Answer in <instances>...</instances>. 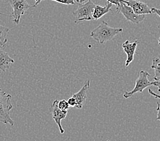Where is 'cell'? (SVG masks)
<instances>
[{
	"instance_id": "4",
	"label": "cell",
	"mask_w": 160,
	"mask_h": 141,
	"mask_svg": "<svg viewBox=\"0 0 160 141\" xmlns=\"http://www.w3.org/2000/svg\"><path fill=\"white\" fill-rule=\"evenodd\" d=\"M9 3L12 7L13 12L7 16H12L13 18V22L17 25L19 24L22 16L25 14L29 9L34 7V6L30 5L27 0H9Z\"/></svg>"
},
{
	"instance_id": "24",
	"label": "cell",
	"mask_w": 160,
	"mask_h": 141,
	"mask_svg": "<svg viewBox=\"0 0 160 141\" xmlns=\"http://www.w3.org/2000/svg\"><path fill=\"white\" fill-rule=\"evenodd\" d=\"M76 1H77V3H84V2H85L86 0H76Z\"/></svg>"
},
{
	"instance_id": "19",
	"label": "cell",
	"mask_w": 160,
	"mask_h": 141,
	"mask_svg": "<svg viewBox=\"0 0 160 141\" xmlns=\"http://www.w3.org/2000/svg\"><path fill=\"white\" fill-rule=\"evenodd\" d=\"M151 12L152 13H155L158 15V16H159L160 18V9L158 8H156V7H152L151 9Z\"/></svg>"
},
{
	"instance_id": "6",
	"label": "cell",
	"mask_w": 160,
	"mask_h": 141,
	"mask_svg": "<svg viewBox=\"0 0 160 141\" xmlns=\"http://www.w3.org/2000/svg\"><path fill=\"white\" fill-rule=\"evenodd\" d=\"M116 10L117 13H121L127 21L134 24H139L145 18V14H136L130 6L126 3L121 2L119 6H117Z\"/></svg>"
},
{
	"instance_id": "25",
	"label": "cell",
	"mask_w": 160,
	"mask_h": 141,
	"mask_svg": "<svg viewBox=\"0 0 160 141\" xmlns=\"http://www.w3.org/2000/svg\"><path fill=\"white\" fill-rule=\"evenodd\" d=\"M159 44L160 45V37H159Z\"/></svg>"
},
{
	"instance_id": "17",
	"label": "cell",
	"mask_w": 160,
	"mask_h": 141,
	"mask_svg": "<svg viewBox=\"0 0 160 141\" xmlns=\"http://www.w3.org/2000/svg\"><path fill=\"white\" fill-rule=\"evenodd\" d=\"M68 104H69L70 106H71V107H75L76 104H77V102H76L75 98L72 96L71 97H70L69 98H68Z\"/></svg>"
},
{
	"instance_id": "20",
	"label": "cell",
	"mask_w": 160,
	"mask_h": 141,
	"mask_svg": "<svg viewBox=\"0 0 160 141\" xmlns=\"http://www.w3.org/2000/svg\"><path fill=\"white\" fill-rule=\"evenodd\" d=\"M107 2L111 3L112 4H115V6H119L121 3V0H107Z\"/></svg>"
},
{
	"instance_id": "10",
	"label": "cell",
	"mask_w": 160,
	"mask_h": 141,
	"mask_svg": "<svg viewBox=\"0 0 160 141\" xmlns=\"http://www.w3.org/2000/svg\"><path fill=\"white\" fill-rule=\"evenodd\" d=\"M139 41L138 40H135L133 42H130L129 40H127L122 45L124 52L127 54V60L125 61V67H126L134 60L136 47Z\"/></svg>"
},
{
	"instance_id": "1",
	"label": "cell",
	"mask_w": 160,
	"mask_h": 141,
	"mask_svg": "<svg viewBox=\"0 0 160 141\" xmlns=\"http://www.w3.org/2000/svg\"><path fill=\"white\" fill-rule=\"evenodd\" d=\"M123 31L122 28H113L105 21H103L90 33V36L100 44L113 40L116 35Z\"/></svg>"
},
{
	"instance_id": "8",
	"label": "cell",
	"mask_w": 160,
	"mask_h": 141,
	"mask_svg": "<svg viewBox=\"0 0 160 141\" xmlns=\"http://www.w3.org/2000/svg\"><path fill=\"white\" fill-rule=\"evenodd\" d=\"M121 2L126 3L130 6L134 12L138 15L141 14H151V10L146 3L139 1V0H121Z\"/></svg>"
},
{
	"instance_id": "15",
	"label": "cell",
	"mask_w": 160,
	"mask_h": 141,
	"mask_svg": "<svg viewBox=\"0 0 160 141\" xmlns=\"http://www.w3.org/2000/svg\"><path fill=\"white\" fill-rule=\"evenodd\" d=\"M58 106L60 109L63 110H68L70 108V105L68 104V101L66 100H61L58 102Z\"/></svg>"
},
{
	"instance_id": "11",
	"label": "cell",
	"mask_w": 160,
	"mask_h": 141,
	"mask_svg": "<svg viewBox=\"0 0 160 141\" xmlns=\"http://www.w3.org/2000/svg\"><path fill=\"white\" fill-rule=\"evenodd\" d=\"M13 63H14V60L10 57L3 48H0V71L6 72L10 68V64Z\"/></svg>"
},
{
	"instance_id": "7",
	"label": "cell",
	"mask_w": 160,
	"mask_h": 141,
	"mask_svg": "<svg viewBox=\"0 0 160 141\" xmlns=\"http://www.w3.org/2000/svg\"><path fill=\"white\" fill-rule=\"evenodd\" d=\"M58 102L59 101L58 100H55L53 102L50 109H49V110H50V113H51L52 119L54 120L57 125H58L60 133L61 134H63L65 131L62 125V121L66 117L68 110H63L60 109L58 106Z\"/></svg>"
},
{
	"instance_id": "3",
	"label": "cell",
	"mask_w": 160,
	"mask_h": 141,
	"mask_svg": "<svg viewBox=\"0 0 160 141\" xmlns=\"http://www.w3.org/2000/svg\"><path fill=\"white\" fill-rule=\"evenodd\" d=\"M96 4L92 0L79 3L78 7L72 12L75 17V23H80L83 21H89L93 19V12Z\"/></svg>"
},
{
	"instance_id": "13",
	"label": "cell",
	"mask_w": 160,
	"mask_h": 141,
	"mask_svg": "<svg viewBox=\"0 0 160 141\" xmlns=\"http://www.w3.org/2000/svg\"><path fill=\"white\" fill-rule=\"evenodd\" d=\"M10 29L0 25V48H3L8 42L7 35Z\"/></svg>"
},
{
	"instance_id": "16",
	"label": "cell",
	"mask_w": 160,
	"mask_h": 141,
	"mask_svg": "<svg viewBox=\"0 0 160 141\" xmlns=\"http://www.w3.org/2000/svg\"><path fill=\"white\" fill-rule=\"evenodd\" d=\"M51 1H54L59 3H62V4L64 5H74L75 2L74 0H51Z\"/></svg>"
},
{
	"instance_id": "9",
	"label": "cell",
	"mask_w": 160,
	"mask_h": 141,
	"mask_svg": "<svg viewBox=\"0 0 160 141\" xmlns=\"http://www.w3.org/2000/svg\"><path fill=\"white\" fill-rule=\"evenodd\" d=\"M89 86L90 81L89 80H87L85 84L82 87V88L78 92L72 95V96L75 98L76 102H77L75 108L82 109L83 106L85 105L87 98V91H88L89 88Z\"/></svg>"
},
{
	"instance_id": "2",
	"label": "cell",
	"mask_w": 160,
	"mask_h": 141,
	"mask_svg": "<svg viewBox=\"0 0 160 141\" xmlns=\"http://www.w3.org/2000/svg\"><path fill=\"white\" fill-rule=\"evenodd\" d=\"M12 96L0 88V122L14 125V121L10 117V110L13 106L11 103Z\"/></svg>"
},
{
	"instance_id": "5",
	"label": "cell",
	"mask_w": 160,
	"mask_h": 141,
	"mask_svg": "<svg viewBox=\"0 0 160 141\" xmlns=\"http://www.w3.org/2000/svg\"><path fill=\"white\" fill-rule=\"evenodd\" d=\"M150 75L148 72L141 70L139 73V76L138 79L136 81V84L134 87V89L132 90L129 91V92H125L123 94V97L125 98H129L131 96H134V95L136 93H141L143 92L144 89H146L147 87L152 86L153 84V82H150L148 80V77Z\"/></svg>"
},
{
	"instance_id": "12",
	"label": "cell",
	"mask_w": 160,
	"mask_h": 141,
	"mask_svg": "<svg viewBox=\"0 0 160 141\" xmlns=\"http://www.w3.org/2000/svg\"><path fill=\"white\" fill-rule=\"evenodd\" d=\"M112 3L108 2H107L106 5L104 7L100 5H96L93 12V19H94V20H98L104 15L108 13L110 11H112Z\"/></svg>"
},
{
	"instance_id": "21",
	"label": "cell",
	"mask_w": 160,
	"mask_h": 141,
	"mask_svg": "<svg viewBox=\"0 0 160 141\" xmlns=\"http://www.w3.org/2000/svg\"><path fill=\"white\" fill-rule=\"evenodd\" d=\"M148 93H149L151 95H152V96H154V98L160 99V95L153 92V91H152L151 89H148Z\"/></svg>"
},
{
	"instance_id": "23",
	"label": "cell",
	"mask_w": 160,
	"mask_h": 141,
	"mask_svg": "<svg viewBox=\"0 0 160 141\" xmlns=\"http://www.w3.org/2000/svg\"><path fill=\"white\" fill-rule=\"evenodd\" d=\"M42 1H44V0H35V2H36V3H35V4H34L33 6H34V7H36L39 4V3L42 2Z\"/></svg>"
},
{
	"instance_id": "22",
	"label": "cell",
	"mask_w": 160,
	"mask_h": 141,
	"mask_svg": "<svg viewBox=\"0 0 160 141\" xmlns=\"http://www.w3.org/2000/svg\"><path fill=\"white\" fill-rule=\"evenodd\" d=\"M158 107H157V111H158V117H157V120L160 121V103L159 102H157Z\"/></svg>"
},
{
	"instance_id": "14",
	"label": "cell",
	"mask_w": 160,
	"mask_h": 141,
	"mask_svg": "<svg viewBox=\"0 0 160 141\" xmlns=\"http://www.w3.org/2000/svg\"><path fill=\"white\" fill-rule=\"evenodd\" d=\"M151 68L154 69V80H160V59L155 57L153 59Z\"/></svg>"
},
{
	"instance_id": "18",
	"label": "cell",
	"mask_w": 160,
	"mask_h": 141,
	"mask_svg": "<svg viewBox=\"0 0 160 141\" xmlns=\"http://www.w3.org/2000/svg\"><path fill=\"white\" fill-rule=\"evenodd\" d=\"M152 86H154L158 87V92H160V80H155L153 82V84Z\"/></svg>"
}]
</instances>
